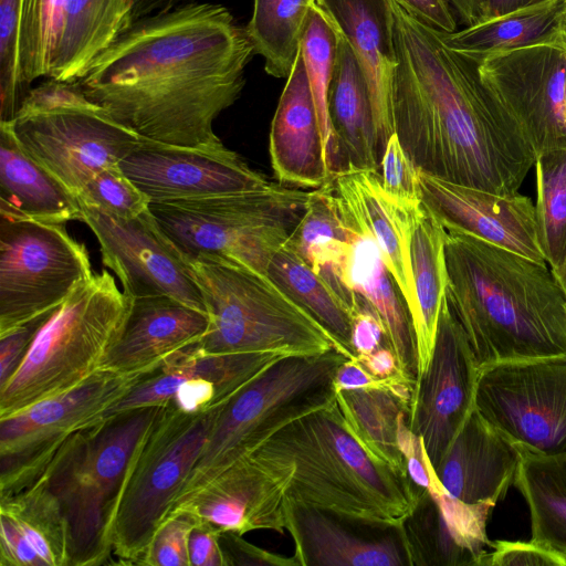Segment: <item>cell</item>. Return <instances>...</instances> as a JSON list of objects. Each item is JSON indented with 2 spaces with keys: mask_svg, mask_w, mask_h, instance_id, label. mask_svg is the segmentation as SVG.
Wrapping results in <instances>:
<instances>
[{
  "mask_svg": "<svg viewBox=\"0 0 566 566\" xmlns=\"http://www.w3.org/2000/svg\"><path fill=\"white\" fill-rule=\"evenodd\" d=\"M254 54L226 7L192 1L134 20L75 83L142 138L219 146L213 123L240 97Z\"/></svg>",
  "mask_w": 566,
  "mask_h": 566,
  "instance_id": "obj_1",
  "label": "cell"
},
{
  "mask_svg": "<svg viewBox=\"0 0 566 566\" xmlns=\"http://www.w3.org/2000/svg\"><path fill=\"white\" fill-rule=\"evenodd\" d=\"M397 67L395 133L430 176L515 195L536 160L520 124L482 82L476 61L449 49L441 31L391 0Z\"/></svg>",
  "mask_w": 566,
  "mask_h": 566,
  "instance_id": "obj_2",
  "label": "cell"
},
{
  "mask_svg": "<svg viewBox=\"0 0 566 566\" xmlns=\"http://www.w3.org/2000/svg\"><path fill=\"white\" fill-rule=\"evenodd\" d=\"M446 262V297L480 367L566 355V292L546 262L454 231Z\"/></svg>",
  "mask_w": 566,
  "mask_h": 566,
  "instance_id": "obj_3",
  "label": "cell"
},
{
  "mask_svg": "<svg viewBox=\"0 0 566 566\" xmlns=\"http://www.w3.org/2000/svg\"><path fill=\"white\" fill-rule=\"evenodd\" d=\"M250 457L285 471L287 500L298 504L396 526H403L416 504L409 474L364 447L336 400L286 424Z\"/></svg>",
  "mask_w": 566,
  "mask_h": 566,
  "instance_id": "obj_4",
  "label": "cell"
},
{
  "mask_svg": "<svg viewBox=\"0 0 566 566\" xmlns=\"http://www.w3.org/2000/svg\"><path fill=\"white\" fill-rule=\"evenodd\" d=\"M163 406L107 416L75 432L48 465L43 481L63 514L73 565H104L112 557L109 534L124 484Z\"/></svg>",
  "mask_w": 566,
  "mask_h": 566,
  "instance_id": "obj_5",
  "label": "cell"
},
{
  "mask_svg": "<svg viewBox=\"0 0 566 566\" xmlns=\"http://www.w3.org/2000/svg\"><path fill=\"white\" fill-rule=\"evenodd\" d=\"M132 302L106 270L80 283L41 325L0 386V419L70 391L104 368Z\"/></svg>",
  "mask_w": 566,
  "mask_h": 566,
  "instance_id": "obj_6",
  "label": "cell"
},
{
  "mask_svg": "<svg viewBox=\"0 0 566 566\" xmlns=\"http://www.w3.org/2000/svg\"><path fill=\"white\" fill-rule=\"evenodd\" d=\"M346 359L337 349L280 357L230 397L171 510L286 424L332 405L336 373Z\"/></svg>",
  "mask_w": 566,
  "mask_h": 566,
  "instance_id": "obj_7",
  "label": "cell"
},
{
  "mask_svg": "<svg viewBox=\"0 0 566 566\" xmlns=\"http://www.w3.org/2000/svg\"><path fill=\"white\" fill-rule=\"evenodd\" d=\"M184 259L209 318L208 329L197 343L203 352L285 357L337 349L324 327L269 276L222 259Z\"/></svg>",
  "mask_w": 566,
  "mask_h": 566,
  "instance_id": "obj_8",
  "label": "cell"
},
{
  "mask_svg": "<svg viewBox=\"0 0 566 566\" xmlns=\"http://www.w3.org/2000/svg\"><path fill=\"white\" fill-rule=\"evenodd\" d=\"M310 192L282 184L199 199L151 202L158 227L186 258L231 261L268 275Z\"/></svg>",
  "mask_w": 566,
  "mask_h": 566,
  "instance_id": "obj_9",
  "label": "cell"
},
{
  "mask_svg": "<svg viewBox=\"0 0 566 566\" xmlns=\"http://www.w3.org/2000/svg\"><path fill=\"white\" fill-rule=\"evenodd\" d=\"M9 123L21 146L74 196L95 174L119 165L142 138L76 83L50 78L30 90Z\"/></svg>",
  "mask_w": 566,
  "mask_h": 566,
  "instance_id": "obj_10",
  "label": "cell"
},
{
  "mask_svg": "<svg viewBox=\"0 0 566 566\" xmlns=\"http://www.w3.org/2000/svg\"><path fill=\"white\" fill-rule=\"evenodd\" d=\"M222 405L198 412L163 406L134 459L111 527L117 564L143 565L149 543L198 460Z\"/></svg>",
  "mask_w": 566,
  "mask_h": 566,
  "instance_id": "obj_11",
  "label": "cell"
},
{
  "mask_svg": "<svg viewBox=\"0 0 566 566\" xmlns=\"http://www.w3.org/2000/svg\"><path fill=\"white\" fill-rule=\"evenodd\" d=\"M92 274L65 224L0 213V334L56 308Z\"/></svg>",
  "mask_w": 566,
  "mask_h": 566,
  "instance_id": "obj_12",
  "label": "cell"
},
{
  "mask_svg": "<svg viewBox=\"0 0 566 566\" xmlns=\"http://www.w3.org/2000/svg\"><path fill=\"white\" fill-rule=\"evenodd\" d=\"M135 0H22L18 59L23 80L75 83L132 23Z\"/></svg>",
  "mask_w": 566,
  "mask_h": 566,
  "instance_id": "obj_13",
  "label": "cell"
},
{
  "mask_svg": "<svg viewBox=\"0 0 566 566\" xmlns=\"http://www.w3.org/2000/svg\"><path fill=\"white\" fill-rule=\"evenodd\" d=\"M148 374L102 368L70 391L0 419V497L28 486L66 439L103 420Z\"/></svg>",
  "mask_w": 566,
  "mask_h": 566,
  "instance_id": "obj_14",
  "label": "cell"
},
{
  "mask_svg": "<svg viewBox=\"0 0 566 566\" xmlns=\"http://www.w3.org/2000/svg\"><path fill=\"white\" fill-rule=\"evenodd\" d=\"M474 408L518 448L566 453V355L480 367Z\"/></svg>",
  "mask_w": 566,
  "mask_h": 566,
  "instance_id": "obj_15",
  "label": "cell"
},
{
  "mask_svg": "<svg viewBox=\"0 0 566 566\" xmlns=\"http://www.w3.org/2000/svg\"><path fill=\"white\" fill-rule=\"evenodd\" d=\"M476 63L482 82L515 117L536 156L566 147V32Z\"/></svg>",
  "mask_w": 566,
  "mask_h": 566,
  "instance_id": "obj_16",
  "label": "cell"
},
{
  "mask_svg": "<svg viewBox=\"0 0 566 566\" xmlns=\"http://www.w3.org/2000/svg\"><path fill=\"white\" fill-rule=\"evenodd\" d=\"M81 210V221L99 243L103 264L117 275L126 294L132 298L170 296L206 312L203 296L184 256L150 210L132 219L91 208Z\"/></svg>",
  "mask_w": 566,
  "mask_h": 566,
  "instance_id": "obj_17",
  "label": "cell"
},
{
  "mask_svg": "<svg viewBox=\"0 0 566 566\" xmlns=\"http://www.w3.org/2000/svg\"><path fill=\"white\" fill-rule=\"evenodd\" d=\"M480 366L444 296L432 355L418 378L408 424L436 469L474 409Z\"/></svg>",
  "mask_w": 566,
  "mask_h": 566,
  "instance_id": "obj_18",
  "label": "cell"
},
{
  "mask_svg": "<svg viewBox=\"0 0 566 566\" xmlns=\"http://www.w3.org/2000/svg\"><path fill=\"white\" fill-rule=\"evenodd\" d=\"M119 167L150 203L255 190L271 182L223 144L192 147L140 138Z\"/></svg>",
  "mask_w": 566,
  "mask_h": 566,
  "instance_id": "obj_19",
  "label": "cell"
},
{
  "mask_svg": "<svg viewBox=\"0 0 566 566\" xmlns=\"http://www.w3.org/2000/svg\"><path fill=\"white\" fill-rule=\"evenodd\" d=\"M270 353L208 354L197 343L167 357L105 415L171 402L187 412L224 403L265 367Z\"/></svg>",
  "mask_w": 566,
  "mask_h": 566,
  "instance_id": "obj_20",
  "label": "cell"
},
{
  "mask_svg": "<svg viewBox=\"0 0 566 566\" xmlns=\"http://www.w3.org/2000/svg\"><path fill=\"white\" fill-rule=\"evenodd\" d=\"M297 566H413L403 526L286 501Z\"/></svg>",
  "mask_w": 566,
  "mask_h": 566,
  "instance_id": "obj_21",
  "label": "cell"
},
{
  "mask_svg": "<svg viewBox=\"0 0 566 566\" xmlns=\"http://www.w3.org/2000/svg\"><path fill=\"white\" fill-rule=\"evenodd\" d=\"M419 174L422 205L447 231L464 233L546 262L535 205L528 197L518 192L499 195L449 182L420 170Z\"/></svg>",
  "mask_w": 566,
  "mask_h": 566,
  "instance_id": "obj_22",
  "label": "cell"
},
{
  "mask_svg": "<svg viewBox=\"0 0 566 566\" xmlns=\"http://www.w3.org/2000/svg\"><path fill=\"white\" fill-rule=\"evenodd\" d=\"M428 478L403 523L413 566H483L486 524L492 509L469 505L440 483L428 458Z\"/></svg>",
  "mask_w": 566,
  "mask_h": 566,
  "instance_id": "obj_23",
  "label": "cell"
},
{
  "mask_svg": "<svg viewBox=\"0 0 566 566\" xmlns=\"http://www.w3.org/2000/svg\"><path fill=\"white\" fill-rule=\"evenodd\" d=\"M328 185L344 222L376 243L382 262L392 276L409 310L411 319L417 302L411 263V230L418 209L389 197L380 171L346 170L333 176Z\"/></svg>",
  "mask_w": 566,
  "mask_h": 566,
  "instance_id": "obj_24",
  "label": "cell"
},
{
  "mask_svg": "<svg viewBox=\"0 0 566 566\" xmlns=\"http://www.w3.org/2000/svg\"><path fill=\"white\" fill-rule=\"evenodd\" d=\"M287 485L285 471L266 468L248 457L227 468L170 512L188 510L221 533L244 535L256 530L283 533Z\"/></svg>",
  "mask_w": 566,
  "mask_h": 566,
  "instance_id": "obj_25",
  "label": "cell"
},
{
  "mask_svg": "<svg viewBox=\"0 0 566 566\" xmlns=\"http://www.w3.org/2000/svg\"><path fill=\"white\" fill-rule=\"evenodd\" d=\"M348 41L364 72L374 111L379 160L395 134L392 87L397 67L391 0H318Z\"/></svg>",
  "mask_w": 566,
  "mask_h": 566,
  "instance_id": "obj_26",
  "label": "cell"
},
{
  "mask_svg": "<svg viewBox=\"0 0 566 566\" xmlns=\"http://www.w3.org/2000/svg\"><path fill=\"white\" fill-rule=\"evenodd\" d=\"M269 150L274 176L284 186L316 189L332 178L301 51L272 119Z\"/></svg>",
  "mask_w": 566,
  "mask_h": 566,
  "instance_id": "obj_27",
  "label": "cell"
},
{
  "mask_svg": "<svg viewBox=\"0 0 566 566\" xmlns=\"http://www.w3.org/2000/svg\"><path fill=\"white\" fill-rule=\"evenodd\" d=\"M518 461L517 447L474 408L434 471L455 499L493 510L514 483Z\"/></svg>",
  "mask_w": 566,
  "mask_h": 566,
  "instance_id": "obj_28",
  "label": "cell"
},
{
  "mask_svg": "<svg viewBox=\"0 0 566 566\" xmlns=\"http://www.w3.org/2000/svg\"><path fill=\"white\" fill-rule=\"evenodd\" d=\"M208 314L170 296L133 298L119 339L104 368L123 374L153 373L176 352L198 343Z\"/></svg>",
  "mask_w": 566,
  "mask_h": 566,
  "instance_id": "obj_29",
  "label": "cell"
},
{
  "mask_svg": "<svg viewBox=\"0 0 566 566\" xmlns=\"http://www.w3.org/2000/svg\"><path fill=\"white\" fill-rule=\"evenodd\" d=\"M327 108L332 132L327 156L331 176L358 169L380 171L369 88L357 57L340 31Z\"/></svg>",
  "mask_w": 566,
  "mask_h": 566,
  "instance_id": "obj_30",
  "label": "cell"
},
{
  "mask_svg": "<svg viewBox=\"0 0 566 566\" xmlns=\"http://www.w3.org/2000/svg\"><path fill=\"white\" fill-rule=\"evenodd\" d=\"M0 213L66 224L80 220L75 196L18 142L0 122Z\"/></svg>",
  "mask_w": 566,
  "mask_h": 566,
  "instance_id": "obj_31",
  "label": "cell"
},
{
  "mask_svg": "<svg viewBox=\"0 0 566 566\" xmlns=\"http://www.w3.org/2000/svg\"><path fill=\"white\" fill-rule=\"evenodd\" d=\"M345 226L350 241L348 270L352 286L381 318L400 373L416 389L417 344L407 304L382 262L374 240L363 231L346 223Z\"/></svg>",
  "mask_w": 566,
  "mask_h": 566,
  "instance_id": "obj_32",
  "label": "cell"
},
{
  "mask_svg": "<svg viewBox=\"0 0 566 566\" xmlns=\"http://www.w3.org/2000/svg\"><path fill=\"white\" fill-rule=\"evenodd\" d=\"M446 235V229L422 205L416 212L411 230V263L417 302L412 325L418 378L426 371L432 355L448 286Z\"/></svg>",
  "mask_w": 566,
  "mask_h": 566,
  "instance_id": "obj_33",
  "label": "cell"
},
{
  "mask_svg": "<svg viewBox=\"0 0 566 566\" xmlns=\"http://www.w3.org/2000/svg\"><path fill=\"white\" fill-rule=\"evenodd\" d=\"M566 32V0H546L452 33L444 44L472 60L549 41Z\"/></svg>",
  "mask_w": 566,
  "mask_h": 566,
  "instance_id": "obj_34",
  "label": "cell"
},
{
  "mask_svg": "<svg viewBox=\"0 0 566 566\" xmlns=\"http://www.w3.org/2000/svg\"><path fill=\"white\" fill-rule=\"evenodd\" d=\"M517 449L514 484L528 507L531 542L566 557V453Z\"/></svg>",
  "mask_w": 566,
  "mask_h": 566,
  "instance_id": "obj_35",
  "label": "cell"
},
{
  "mask_svg": "<svg viewBox=\"0 0 566 566\" xmlns=\"http://www.w3.org/2000/svg\"><path fill=\"white\" fill-rule=\"evenodd\" d=\"M268 275L324 327L338 352L355 359L353 314L301 255L284 243L273 255Z\"/></svg>",
  "mask_w": 566,
  "mask_h": 566,
  "instance_id": "obj_36",
  "label": "cell"
},
{
  "mask_svg": "<svg viewBox=\"0 0 566 566\" xmlns=\"http://www.w3.org/2000/svg\"><path fill=\"white\" fill-rule=\"evenodd\" d=\"M336 403L355 437L375 457L408 474L399 448V423L410 413V401L390 388L337 390Z\"/></svg>",
  "mask_w": 566,
  "mask_h": 566,
  "instance_id": "obj_37",
  "label": "cell"
},
{
  "mask_svg": "<svg viewBox=\"0 0 566 566\" xmlns=\"http://www.w3.org/2000/svg\"><path fill=\"white\" fill-rule=\"evenodd\" d=\"M313 0H253L245 27L255 54L264 59L265 72L287 78L300 51Z\"/></svg>",
  "mask_w": 566,
  "mask_h": 566,
  "instance_id": "obj_38",
  "label": "cell"
},
{
  "mask_svg": "<svg viewBox=\"0 0 566 566\" xmlns=\"http://www.w3.org/2000/svg\"><path fill=\"white\" fill-rule=\"evenodd\" d=\"M9 516L44 566H69L66 525L55 496L40 481L0 497Z\"/></svg>",
  "mask_w": 566,
  "mask_h": 566,
  "instance_id": "obj_39",
  "label": "cell"
},
{
  "mask_svg": "<svg viewBox=\"0 0 566 566\" xmlns=\"http://www.w3.org/2000/svg\"><path fill=\"white\" fill-rule=\"evenodd\" d=\"M317 273L340 263L349 250L347 228L328 182L310 191L305 210L286 242Z\"/></svg>",
  "mask_w": 566,
  "mask_h": 566,
  "instance_id": "obj_40",
  "label": "cell"
},
{
  "mask_svg": "<svg viewBox=\"0 0 566 566\" xmlns=\"http://www.w3.org/2000/svg\"><path fill=\"white\" fill-rule=\"evenodd\" d=\"M534 166L539 243L554 271L566 258V147L537 155Z\"/></svg>",
  "mask_w": 566,
  "mask_h": 566,
  "instance_id": "obj_41",
  "label": "cell"
},
{
  "mask_svg": "<svg viewBox=\"0 0 566 566\" xmlns=\"http://www.w3.org/2000/svg\"><path fill=\"white\" fill-rule=\"evenodd\" d=\"M338 39L339 30L336 23L317 2H313L302 35L300 51L325 142L326 158L332 142L327 96L336 63Z\"/></svg>",
  "mask_w": 566,
  "mask_h": 566,
  "instance_id": "obj_42",
  "label": "cell"
},
{
  "mask_svg": "<svg viewBox=\"0 0 566 566\" xmlns=\"http://www.w3.org/2000/svg\"><path fill=\"white\" fill-rule=\"evenodd\" d=\"M80 207L120 218H136L149 210V198L123 172L119 165L95 174L75 196Z\"/></svg>",
  "mask_w": 566,
  "mask_h": 566,
  "instance_id": "obj_43",
  "label": "cell"
},
{
  "mask_svg": "<svg viewBox=\"0 0 566 566\" xmlns=\"http://www.w3.org/2000/svg\"><path fill=\"white\" fill-rule=\"evenodd\" d=\"M201 518L188 510L170 512L157 527L143 566H189L188 543Z\"/></svg>",
  "mask_w": 566,
  "mask_h": 566,
  "instance_id": "obj_44",
  "label": "cell"
},
{
  "mask_svg": "<svg viewBox=\"0 0 566 566\" xmlns=\"http://www.w3.org/2000/svg\"><path fill=\"white\" fill-rule=\"evenodd\" d=\"M380 177L384 190L398 203H422L419 169L402 148L396 133L387 142L381 157Z\"/></svg>",
  "mask_w": 566,
  "mask_h": 566,
  "instance_id": "obj_45",
  "label": "cell"
},
{
  "mask_svg": "<svg viewBox=\"0 0 566 566\" xmlns=\"http://www.w3.org/2000/svg\"><path fill=\"white\" fill-rule=\"evenodd\" d=\"M483 566H566V557L530 542H491Z\"/></svg>",
  "mask_w": 566,
  "mask_h": 566,
  "instance_id": "obj_46",
  "label": "cell"
},
{
  "mask_svg": "<svg viewBox=\"0 0 566 566\" xmlns=\"http://www.w3.org/2000/svg\"><path fill=\"white\" fill-rule=\"evenodd\" d=\"M232 532L220 534L226 566H297L293 555L286 557L258 547Z\"/></svg>",
  "mask_w": 566,
  "mask_h": 566,
  "instance_id": "obj_47",
  "label": "cell"
},
{
  "mask_svg": "<svg viewBox=\"0 0 566 566\" xmlns=\"http://www.w3.org/2000/svg\"><path fill=\"white\" fill-rule=\"evenodd\" d=\"M359 302L360 308L353 317L352 331V346L356 356L355 359L369 356L386 346H391L379 315L360 296Z\"/></svg>",
  "mask_w": 566,
  "mask_h": 566,
  "instance_id": "obj_48",
  "label": "cell"
},
{
  "mask_svg": "<svg viewBox=\"0 0 566 566\" xmlns=\"http://www.w3.org/2000/svg\"><path fill=\"white\" fill-rule=\"evenodd\" d=\"M54 310L0 334V386L12 376L35 333Z\"/></svg>",
  "mask_w": 566,
  "mask_h": 566,
  "instance_id": "obj_49",
  "label": "cell"
},
{
  "mask_svg": "<svg viewBox=\"0 0 566 566\" xmlns=\"http://www.w3.org/2000/svg\"><path fill=\"white\" fill-rule=\"evenodd\" d=\"M221 532L201 520L189 536V566H226L220 545Z\"/></svg>",
  "mask_w": 566,
  "mask_h": 566,
  "instance_id": "obj_50",
  "label": "cell"
},
{
  "mask_svg": "<svg viewBox=\"0 0 566 566\" xmlns=\"http://www.w3.org/2000/svg\"><path fill=\"white\" fill-rule=\"evenodd\" d=\"M0 523L1 566H44L9 516L0 513Z\"/></svg>",
  "mask_w": 566,
  "mask_h": 566,
  "instance_id": "obj_51",
  "label": "cell"
},
{
  "mask_svg": "<svg viewBox=\"0 0 566 566\" xmlns=\"http://www.w3.org/2000/svg\"><path fill=\"white\" fill-rule=\"evenodd\" d=\"M428 25L444 32L457 31V15L449 0H395Z\"/></svg>",
  "mask_w": 566,
  "mask_h": 566,
  "instance_id": "obj_52",
  "label": "cell"
},
{
  "mask_svg": "<svg viewBox=\"0 0 566 566\" xmlns=\"http://www.w3.org/2000/svg\"><path fill=\"white\" fill-rule=\"evenodd\" d=\"M544 1L546 0H484V20Z\"/></svg>",
  "mask_w": 566,
  "mask_h": 566,
  "instance_id": "obj_53",
  "label": "cell"
},
{
  "mask_svg": "<svg viewBox=\"0 0 566 566\" xmlns=\"http://www.w3.org/2000/svg\"><path fill=\"white\" fill-rule=\"evenodd\" d=\"M469 9V24L472 25L484 20V0H467ZM467 25V27H468Z\"/></svg>",
  "mask_w": 566,
  "mask_h": 566,
  "instance_id": "obj_54",
  "label": "cell"
},
{
  "mask_svg": "<svg viewBox=\"0 0 566 566\" xmlns=\"http://www.w3.org/2000/svg\"><path fill=\"white\" fill-rule=\"evenodd\" d=\"M452 6L457 18L461 20L465 25L469 23V9L467 0H449Z\"/></svg>",
  "mask_w": 566,
  "mask_h": 566,
  "instance_id": "obj_55",
  "label": "cell"
},
{
  "mask_svg": "<svg viewBox=\"0 0 566 566\" xmlns=\"http://www.w3.org/2000/svg\"><path fill=\"white\" fill-rule=\"evenodd\" d=\"M555 273V275L557 276L558 281L560 282L563 289L565 290L566 292V258L563 262V264L553 271Z\"/></svg>",
  "mask_w": 566,
  "mask_h": 566,
  "instance_id": "obj_56",
  "label": "cell"
},
{
  "mask_svg": "<svg viewBox=\"0 0 566 566\" xmlns=\"http://www.w3.org/2000/svg\"><path fill=\"white\" fill-rule=\"evenodd\" d=\"M177 2H190V1H193V0H175Z\"/></svg>",
  "mask_w": 566,
  "mask_h": 566,
  "instance_id": "obj_57",
  "label": "cell"
},
{
  "mask_svg": "<svg viewBox=\"0 0 566 566\" xmlns=\"http://www.w3.org/2000/svg\"><path fill=\"white\" fill-rule=\"evenodd\" d=\"M313 1H315V2H317V3H318V0H313Z\"/></svg>",
  "mask_w": 566,
  "mask_h": 566,
  "instance_id": "obj_58",
  "label": "cell"
}]
</instances>
